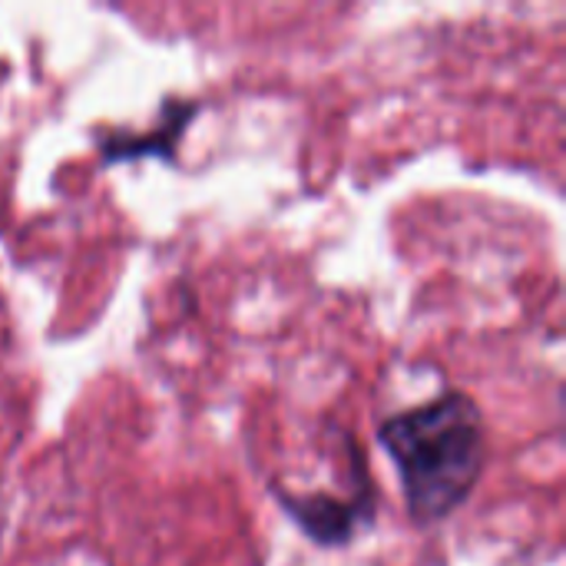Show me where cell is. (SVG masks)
Returning a JSON list of instances; mask_svg holds the SVG:
<instances>
[{
	"instance_id": "6da1fadb",
	"label": "cell",
	"mask_w": 566,
	"mask_h": 566,
	"mask_svg": "<svg viewBox=\"0 0 566 566\" xmlns=\"http://www.w3.org/2000/svg\"><path fill=\"white\" fill-rule=\"evenodd\" d=\"M391 458L405 511L418 527L458 514L481 484L488 464V424L481 405L464 391H444L378 424Z\"/></svg>"
},
{
	"instance_id": "7a4b0ae2",
	"label": "cell",
	"mask_w": 566,
	"mask_h": 566,
	"mask_svg": "<svg viewBox=\"0 0 566 566\" xmlns=\"http://www.w3.org/2000/svg\"><path fill=\"white\" fill-rule=\"evenodd\" d=\"M275 501L285 517H292L295 527L318 547H345L375 521V484L368 464L358 471L352 497L345 501L332 494H289L285 488H275Z\"/></svg>"
},
{
	"instance_id": "3957f363",
	"label": "cell",
	"mask_w": 566,
	"mask_h": 566,
	"mask_svg": "<svg viewBox=\"0 0 566 566\" xmlns=\"http://www.w3.org/2000/svg\"><path fill=\"white\" fill-rule=\"evenodd\" d=\"M196 113H199V103L169 99L159 109V126L156 129H149L143 136L126 133V129L96 136L99 163L103 166H109V163H136V159H146V156H156L163 163H176V149H179L182 133H186V126H189V119Z\"/></svg>"
}]
</instances>
